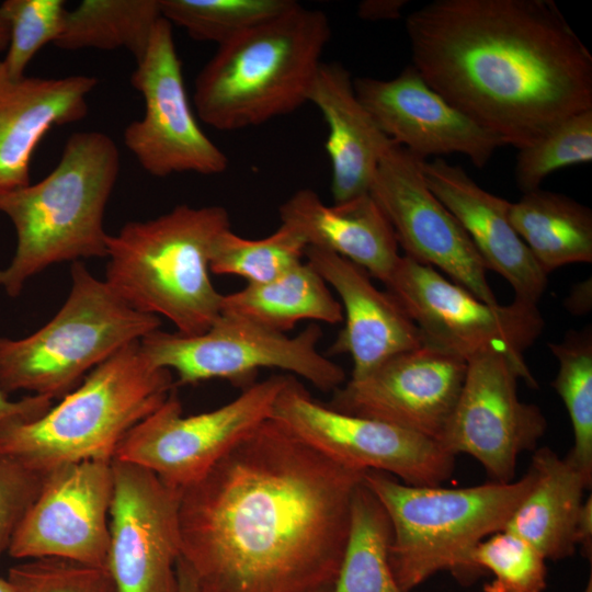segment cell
Returning <instances> with one entry per match:
<instances>
[{
  "label": "cell",
  "instance_id": "1",
  "mask_svg": "<svg viewBox=\"0 0 592 592\" xmlns=\"http://www.w3.org/2000/svg\"><path fill=\"white\" fill-rule=\"evenodd\" d=\"M365 471L269 418L181 489V558L201 592L333 588Z\"/></svg>",
  "mask_w": 592,
  "mask_h": 592
},
{
  "label": "cell",
  "instance_id": "2",
  "mask_svg": "<svg viewBox=\"0 0 592 592\" xmlns=\"http://www.w3.org/2000/svg\"><path fill=\"white\" fill-rule=\"evenodd\" d=\"M412 66L517 149L592 109V57L549 0H434L406 19Z\"/></svg>",
  "mask_w": 592,
  "mask_h": 592
},
{
  "label": "cell",
  "instance_id": "3",
  "mask_svg": "<svg viewBox=\"0 0 592 592\" xmlns=\"http://www.w3.org/2000/svg\"><path fill=\"white\" fill-rule=\"evenodd\" d=\"M121 172V153L107 134L77 132L56 167L41 181L0 198L12 223L16 248L0 269V287L18 297L27 281L66 261L105 258L104 213Z\"/></svg>",
  "mask_w": 592,
  "mask_h": 592
},
{
  "label": "cell",
  "instance_id": "4",
  "mask_svg": "<svg viewBox=\"0 0 592 592\" xmlns=\"http://www.w3.org/2000/svg\"><path fill=\"white\" fill-rule=\"evenodd\" d=\"M330 37L327 15L298 3L219 45L195 79L200 119L237 130L297 110L308 102Z\"/></svg>",
  "mask_w": 592,
  "mask_h": 592
},
{
  "label": "cell",
  "instance_id": "5",
  "mask_svg": "<svg viewBox=\"0 0 592 592\" xmlns=\"http://www.w3.org/2000/svg\"><path fill=\"white\" fill-rule=\"evenodd\" d=\"M229 228V214L218 205H178L153 219L128 221L109 235L104 281L128 306L166 317L178 333H203L220 316L223 294L209 277V258Z\"/></svg>",
  "mask_w": 592,
  "mask_h": 592
},
{
  "label": "cell",
  "instance_id": "6",
  "mask_svg": "<svg viewBox=\"0 0 592 592\" xmlns=\"http://www.w3.org/2000/svg\"><path fill=\"white\" fill-rule=\"evenodd\" d=\"M174 388L172 373L155 366L134 342L43 415L1 430L0 453L42 476L82 460H112L126 433Z\"/></svg>",
  "mask_w": 592,
  "mask_h": 592
},
{
  "label": "cell",
  "instance_id": "7",
  "mask_svg": "<svg viewBox=\"0 0 592 592\" xmlns=\"http://www.w3.org/2000/svg\"><path fill=\"white\" fill-rule=\"evenodd\" d=\"M534 473L519 480L464 488L407 485L367 470L363 482L384 506L391 525L389 562L406 592L447 570L462 583L480 572L470 556L488 536L504 530L534 483Z\"/></svg>",
  "mask_w": 592,
  "mask_h": 592
},
{
  "label": "cell",
  "instance_id": "8",
  "mask_svg": "<svg viewBox=\"0 0 592 592\" xmlns=\"http://www.w3.org/2000/svg\"><path fill=\"white\" fill-rule=\"evenodd\" d=\"M57 314L32 334L0 338V388L52 400L73 390L101 363L160 329L158 316L135 310L82 261Z\"/></svg>",
  "mask_w": 592,
  "mask_h": 592
},
{
  "label": "cell",
  "instance_id": "9",
  "mask_svg": "<svg viewBox=\"0 0 592 592\" xmlns=\"http://www.w3.org/2000/svg\"><path fill=\"white\" fill-rule=\"evenodd\" d=\"M321 337V328L314 322L288 337L220 314L203 333L182 335L158 329L140 340V348L155 366L177 375L175 386L221 378L247 388L260 368H278L333 392L344 384L345 373L319 352Z\"/></svg>",
  "mask_w": 592,
  "mask_h": 592
},
{
  "label": "cell",
  "instance_id": "10",
  "mask_svg": "<svg viewBox=\"0 0 592 592\" xmlns=\"http://www.w3.org/2000/svg\"><path fill=\"white\" fill-rule=\"evenodd\" d=\"M385 285L418 327L424 344L466 362L483 353L502 354L532 387L537 386L524 361V352L544 329L537 305L516 299L509 305L485 303L407 255L400 257Z\"/></svg>",
  "mask_w": 592,
  "mask_h": 592
},
{
  "label": "cell",
  "instance_id": "11",
  "mask_svg": "<svg viewBox=\"0 0 592 592\" xmlns=\"http://www.w3.org/2000/svg\"><path fill=\"white\" fill-rule=\"evenodd\" d=\"M287 377L275 375L254 383L224 406L187 417L174 388L160 407L126 433L113 458L138 465L181 490L271 418Z\"/></svg>",
  "mask_w": 592,
  "mask_h": 592
},
{
  "label": "cell",
  "instance_id": "12",
  "mask_svg": "<svg viewBox=\"0 0 592 592\" xmlns=\"http://www.w3.org/2000/svg\"><path fill=\"white\" fill-rule=\"evenodd\" d=\"M271 419L334 462L356 470L396 476L412 486H441L455 456L439 442L398 426L337 411L314 399L292 375L277 395Z\"/></svg>",
  "mask_w": 592,
  "mask_h": 592
},
{
  "label": "cell",
  "instance_id": "13",
  "mask_svg": "<svg viewBox=\"0 0 592 592\" xmlns=\"http://www.w3.org/2000/svg\"><path fill=\"white\" fill-rule=\"evenodd\" d=\"M130 83L143 96L144 115L124 129L125 147L150 175L227 170L226 153L200 127L191 109L172 24L161 18Z\"/></svg>",
  "mask_w": 592,
  "mask_h": 592
},
{
  "label": "cell",
  "instance_id": "14",
  "mask_svg": "<svg viewBox=\"0 0 592 592\" xmlns=\"http://www.w3.org/2000/svg\"><path fill=\"white\" fill-rule=\"evenodd\" d=\"M527 377L506 356L489 352L467 361L464 383L439 441L451 455L475 458L491 481L514 480L517 459L533 452L547 430L542 410L519 398Z\"/></svg>",
  "mask_w": 592,
  "mask_h": 592
},
{
  "label": "cell",
  "instance_id": "15",
  "mask_svg": "<svg viewBox=\"0 0 592 592\" xmlns=\"http://www.w3.org/2000/svg\"><path fill=\"white\" fill-rule=\"evenodd\" d=\"M423 161L394 143L383 155L368 193L389 220L405 255L440 269L480 300L498 304L473 241L429 189Z\"/></svg>",
  "mask_w": 592,
  "mask_h": 592
},
{
  "label": "cell",
  "instance_id": "16",
  "mask_svg": "<svg viewBox=\"0 0 592 592\" xmlns=\"http://www.w3.org/2000/svg\"><path fill=\"white\" fill-rule=\"evenodd\" d=\"M113 498L105 568L117 592H178L180 489L113 458Z\"/></svg>",
  "mask_w": 592,
  "mask_h": 592
},
{
  "label": "cell",
  "instance_id": "17",
  "mask_svg": "<svg viewBox=\"0 0 592 592\" xmlns=\"http://www.w3.org/2000/svg\"><path fill=\"white\" fill-rule=\"evenodd\" d=\"M112 498V460H82L49 471L12 537L9 556L105 568Z\"/></svg>",
  "mask_w": 592,
  "mask_h": 592
},
{
  "label": "cell",
  "instance_id": "18",
  "mask_svg": "<svg viewBox=\"0 0 592 592\" xmlns=\"http://www.w3.org/2000/svg\"><path fill=\"white\" fill-rule=\"evenodd\" d=\"M467 362L424 344L399 353L333 391L330 408L440 441L458 399Z\"/></svg>",
  "mask_w": 592,
  "mask_h": 592
},
{
  "label": "cell",
  "instance_id": "19",
  "mask_svg": "<svg viewBox=\"0 0 592 592\" xmlns=\"http://www.w3.org/2000/svg\"><path fill=\"white\" fill-rule=\"evenodd\" d=\"M354 90L382 132L426 160L462 153L483 168L504 143L433 90L412 65L389 80L360 77Z\"/></svg>",
  "mask_w": 592,
  "mask_h": 592
},
{
  "label": "cell",
  "instance_id": "20",
  "mask_svg": "<svg viewBox=\"0 0 592 592\" xmlns=\"http://www.w3.org/2000/svg\"><path fill=\"white\" fill-rule=\"evenodd\" d=\"M304 258L341 299L344 326L329 353L352 357V379L399 353L424 345L420 330L399 301L378 289L363 267L315 247H307Z\"/></svg>",
  "mask_w": 592,
  "mask_h": 592
},
{
  "label": "cell",
  "instance_id": "21",
  "mask_svg": "<svg viewBox=\"0 0 592 592\" xmlns=\"http://www.w3.org/2000/svg\"><path fill=\"white\" fill-rule=\"evenodd\" d=\"M422 173L429 189L465 229L487 269L512 286L514 299L537 305L548 274L514 230L511 203L479 186L462 167L444 158L424 160Z\"/></svg>",
  "mask_w": 592,
  "mask_h": 592
},
{
  "label": "cell",
  "instance_id": "22",
  "mask_svg": "<svg viewBox=\"0 0 592 592\" xmlns=\"http://www.w3.org/2000/svg\"><path fill=\"white\" fill-rule=\"evenodd\" d=\"M96 86L89 75L13 79L0 60V198L31 183L37 145L53 127L84 119Z\"/></svg>",
  "mask_w": 592,
  "mask_h": 592
},
{
  "label": "cell",
  "instance_id": "23",
  "mask_svg": "<svg viewBox=\"0 0 592 592\" xmlns=\"http://www.w3.org/2000/svg\"><path fill=\"white\" fill-rule=\"evenodd\" d=\"M281 225L307 247L331 251L386 283L400 259L395 231L369 193L327 205L310 189H300L278 208Z\"/></svg>",
  "mask_w": 592,
  "mask_h": 592
},
{
  "label": "cell",
  "instance_id": "24",
  "mask_svg": "<svg viewBox=\"0 0 592 592\" xmlns=\"http://www.w3.org/2000/svg\"><path fill=\"white\" fill-rule=\"evenodd\" d=\"M328 125L326 150L331 163L334 203L366 194L377 166L394 144L358 100L350 71L340 62L320 64L308 93Z\"/></svg>",
  "mask_w": 592,
  "mask_h": 592
},
{
  "label": "cell",
  "instance_id": "25",
  "mask_svg": "<svg viewBox=\"0 0 592 592\" xmlns=\"http://www.w3.org/2000/svg\"><path fill=\"white\" fill-rule=\"evenodd\" d=\"M530 468L534 483L504 530L528 542L546 560L570 557L577 548L574 527L583 493L592 478L549 447L535 449Z\"/></svg>",
  "mask_w": 592,
  "mask_h": 592
},
{
  "label": "cell",
  "instance_id": "26",
  "mask_svg": "<svg viewBox=\"0 0 592 592\" xmlns=\"http://www.w3.org/2000/svg\"><path fill=\"white\" fill-rule=\"evenodd\" d=\"M327 285L306 261H301L270 282L248 284L240 291L223 295L220 314L240 317L281 333L304 320L337 325L343 321V310Z\"/></svg>",
  "mask_w": 592,
  "mask_h": 592
},
{
  "label": "cell",
  "instance_id": "27",
  "mask_svg": "<svg viewBox=\"0 0 592 592\" xmlns=\"http://www.w3.org/2000/svg\"><path fill=\"white\" fill-rule=\"evenodd\" d=\"M509 217L547 274L567 264L592 262V212L576 200L539 187L511 203Z\"/></svg>",
  "mask_w": 592,
  "mask_h": 592
},
{
  "label": "cell",
  "instance_id": "28",
  "mask_svg": "<svg viewBox=\"0 0 592 592\" xmlns=\"http://www.w3.org/2000/svg\"><path fill=\"white\" fill-rule=\"evenodd\" d=\"M161 18L159 0H83L67 10L54 45L64 50L124 48L138 61Z\"/></svg>",
  "mask_w": 592,
  "mask_h": 592
},
{
  "label": "cell",
  "instance_id": "29",
  "mask_svg": "<svg viewBox=\"0 0 592 592\" xmlns=\"http://www.w3.org/2000/svg\"><path fill=\"white\" fill-rule=\"evenodd\" d=\"M390 543L389 517L362 481L352 498L349 536L331 592H406L391 571Z\"/></svg>",
  "mask_w": 592,
  "mask_h": 592
},
{
  "label": "cell",
  "instance_id": "30",
  "mask_svg": "<svg viewBox=\"0 0 592 592\" xmlns=\"http://www.w3.org/2000/svg\"><path fill=\"white\" fill-rule=\"evenodd\" d=\"M558 361L551 386L567 409L573 446L567 455L592 478V331L570 330L559 343H549Z\"/></svg>",
  "mask_w": 592,
  "mask_h": 592
},
{
  "label": "cell",
  "instance_id": "31",
  "mask_svg": "<svg viewBox=\"0 0 592 592\" xmlns=\"http://www.w3.org/2000/svg\"><path fill=\"white\" fill-rule=\"evenodd\" d=\"M161 14L195 41L218 46L298 4L295 0H159Z\"/></svg>",
  "mask_w": 592,
  "mask_h": 592
},
{
  "label": "cell",
  "instance_id": "32",
  "mask_svg": "<svg viewBox=\"0 0 592 592\" xmlns=\"http://www.w3.org/2000/svg\"><path fill=\"white\" fill-rule=\"evenodd\" d=\"M307 244L285 226L261 239H248L223 231L213 244L209 270L218 275H236L248 284L270 282L303 261Z\"/></svg>",
  "mask_w": 592,
  "mask_h": 592
},
{
  "label": "cell",
  "instance_id": "33",
  "mask_svg": "<svg viewBox=\"0 0 592 592\" xmlns=\"http://www.w3.org/2000/svg\"><path fill=\"white\" fill-rule=\"evenodd\" d=\"M592 161V109L576 113L530 146L519 149L515 182L523 192L540 187L554 171Z\"/></svg>",
  "mask_w": 592,
  "mask_h": 592
},
{
  "label": "cell",
  "instance_id": "34",
  "mask_svg": "<svg viewBox=\"0 0 592 592\" xmlns=\"http://www.w3.org/2000/svg\"><path fill=\"white\" fill-rule=\"evenodd\" d=\"M470 560L481 573L488 570L493 580L483 592H543L547 585L545 557L519 535L502 530L473 550Z\"/></svg>",
  "mask_w": 592,
  "mask_h": 592
},
{
  "label": "cell",
  "instance_id": "35",
  "mask_svg": "<svg viewBox=\"0 0 592 592\" xmlns=\"http://www.w3.org/2000/svg\"><path fill=\"white\" fill-rule=\"evenodd\" d=\"M0 12L9 25L10 41L1 60L13 79L25 76L35 55L59 36L67 9L62 0H5Z\"/></svg>",
  "mask_w": 592,
  "mask_h": 592
},
{
  "label": "cell",
  "instance_id": "36",
  "mask_svg": "<svg viewBox=\"0 0 592 592\" xmlns=\"http://www.w3.org/2000/svg\"><path fill=\"white\" fill-rule=\"evenodd\" d=\"M7 579L15 592H117L106 568L59 558L22 560Z\"/></svg>",
  "mask_w": 592,
  "mask_h": 592
},
{
  "label": "cell",
  "instance_id": "37",
  "mask_svg": "<svg viewBox=\"0 0 592 592\" xmlns=\"http://www.w3.org/2000/svg\"><path fill=\"white\" fill-rule=\"evenodd\" d=\"M44 477L0 453V559L37 498Z\"/></svg>",
  "mask_w": 592,
  "mask_h": 592
},
{
  "label": "cell",
  "instance_id": "38",
  "mask_svg": "<svg viewBox=\"0 0 592 592\" xmlns=\"http://www.w3.org/2000/svg\"><path fill=\"white\" fill-rule=\"evenodd\" d=\"M52 406L50 398L38 395H29L12 401L0 388V431L12 423L34 420L43 415Z\"/></svg>",
  "mask_w": 592,
  "mask_h": 592
},
{
  "label": "cell",
  "instance_id": "39",
  "mask_svg": "<svg viewBox=\"0 0 592 592\" xmlns=\"http://www.w3.org/2000/svg\"><path fill=\"white\" fill-rule=\"evenodd\" d=\"M407 3V0H364L357 5V15L367 21L396 20Z\"/></svg>",
  "mask_w": 592,
  "mask_h": 592
},
{
  "label": "cell",
  "instance_id": "40",
  "mask_svg": "<svg viewBox=\"0 0 592 592\" xmlns=\"http://www.w3.org/2000/svg\"><path fill=\"white\" fill-rule=\"evenodd\" d=\"M574 543L580 546L583 556L592 557V499L589 496L581 505L574 527Z\"/></svg>",
  "mask_w": 592,
  "mask_h": 592
},
{
  "label": "cell",
  "instance_id": "41",
  "mask_svg": "<svg viewBox=\"0 0 592 592\" xmlns=\"http://www.w3.org/2000/svg\"><path fill=\"white\" fill-rule=\"evenodd\" d=\"M591 291V278L574 285L565 301L567 309L573 315L587 314L592 305Z\"/></svg>",
  "mask_w": 592,
  "mask_h": 592
},
{
  "label": "cell",
  "instance_id": "42",
  "mask_svg": "<svg viewBox=\"0 0 592 592\" xmlns=\"http://www.w3.org/2000/svg\"><path fill=\"white\" fill-rule=\"evenodd\" d=\"M177 577L178 592H201L194 572L181 557L177 562Z\"/></svg>",
  "mask_w": 592,
  "mask_h": 592
},
{
  "label": "cell",
  "instance_id": "43",
  "mask_svg": "<svg viewBox=\"0 0 592 592\" xmlns=\"http://www.w3.org/2000/svg\"><path fill=\"white\" fill-rule=\"evenodd\" d=\"M10 41L9 25L4 21L0 12V54L7 52Z\"/></svg>",
  "mask_w": 592,
  "mask_h": 592
},
{
  "label": "cell",
  "instance_id": "44",
  "mask_svg": "<svg viewBox=\"0 0 592 592\" xmlns=\"http://www.w3.org/2000/svg\"><path fill=\"white\" fill-rule=\"evenodd\" d=\"M0 592H15L8 579L0 578Z\"/></svg>",
  "mask_w": 592,
  "mask_h": 592
},
{
  "label": "cell",
  "instance_id": "45",
  "mask_svg": "<svg viewBox=\"0 0 592 592\" xmlns=\"http://www.w3.org/2000/svg\"><path fill=\"white\" fill-rule=\"evenodd\" d=\"M583 592H592V577L591 576L589 578V581H588Z\"/></svg>",
  "mask_w": 592,
  "mask_h": 592
},
{
  "label": "cell",
  "instance_id": "46",
  "mask_svg": "<svg viewBox=\"0 0 592 592\" xmlns=\"http://www.w3.org/2000/svg\"><path fill=\"white\" fill-rule=\"evenodd\" d=\"M331 591H332V588H325V589L317 590L315 592H331Z\"/></svg>",
  "mask_w": 592,
  "mask_h": 592
}]
</instances>
